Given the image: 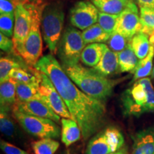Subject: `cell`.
Returning <instances> with one entry per match:
<instances>
[{
  "mask_svg": "<svg viewBox=\"0 0 154 154\" xmlns=\"http://www.w3.org/2000/svg\"><path fill=\"white\" fill-rule=\"evenodd\" d=\"M34 68L44 73L52 82L72 119L79 126L84 139L99 131L106 121L104 102L88 96L76 86L52 54L40 58Z\"/></svg>",
  "mask_w": 154,
  "mask_h": 154,
  "instance_id": "cell-1",
  "label": "cell"
},
{
  "mask_svg": "<svg viewBox=\"0 0 154 154\" xmlns=\"http://www.w3.org/2000/svg\"><path fill=\"white\" fill-rule=\"evenodd\" d=\"M73 82L88 96L104 102L113 93V88L124 79L113 80L96 74L79 63L73 66H62Z\"/></svg>",
  "mask_w": 154,
  "mask_h": 154,
  "instance_id": "cell-2",
  "label": "cell"
},
{
  "mask_svg": "<svg viewBox=\"0 0 154 154\" xmlns=\"http://www.w3.org/2000/svg\"><path fill=\"white\" fill-rule=\"evenodd\" d=\"M123 113L127 116L139 117L154 112V87L149 78L134 82L121 96Z\"/></svg>",
  "mask_w": 154,
  "mask_h": 154,
  "instance_id": "cell-3",
  "label": "cell"
},
{
  "mask_svg": "<svg viewBox=\"0 0 154 154\" xmlns=\"http://www.w3.org/2000/svg\"><path fill=\"white\" fill-rule=\"evenodd\" d=\"M30 11L32 16V26L29 33L25 40L24 47L19 56L29 66L36 65L42 54V38L40 31L42 11L45 7H40L33 4L24 5Z\"/></svg>",
  "mask_w": 154,
  "mask_h": 154,
  "instance_id": "cell-4",
  "label": "cell"
},
{
  "mask_svg": "<svg viewBox=\"0 0 154 154\" xmlns=\"http://www.w3.org/2000/svg\"><path fill=\"white\" fill-rule=\"evenodd\" d=\"M41 23L44 42L51 53L55 54L57 53L64 23V12L61 6L54 3L45 6L42 11Z\"/></svg>",
  "mask_w": 154,
  "mask_h": 154,
  "instance_id": "cell-5",
  "label": "cell"
},
{
  "mask_svg": "<svg viewBox=\"0 0 154 154\" xmlns=\"http://www.w3.org/2000/svg\"><path fill=\"white\" fill-rule=\"evenodd\" d=\"M12 116L29 134L38 138H60L61 128L55 121L23 113L13 108Z\"/></svg>",
  "mask_w": 154,
  "mask_h": 154,
  "instance_id": "cell-6",
  "label": "cell"
},
{
  "mask_svg": "<svg viewBox=\"0 0 154 154\" xmlns=\"http://www.w3.org/2000/svg\"><path fill=\"white\" fill-rule=\"evenodd\" d=\"M84 48L82 32L76 28L68 26L61 34L58 44L57 54L61 66H73L79 63Z\"/></svg>",
  "mask_w": 154,
  "mask_h": 154,
  "instance_id": "cell-7",
  "label": "cell"
},
{
  "mask_svg": "<svg viewBox=\"0 0 154 154\" xmlns=\"http://www.w3.org/2000/svg\"><path fill=\"white\" fill-rule=\"evenodd\" d=\"M124 135L114 126H109L96 134L88 141L85 154H108L124 146Z\"/></svg>",
  "mask_w": 154,
  "mask_h": 154,
  "instance_id": "cell-8",
  "label": "cell"
},
{
  "mask_svg": "<svg viewBox=\"0 0 154 154\" xmlns=\"http://www.w3.org/2000/svg\"><path fill=\"white\" fill-rule=\"evenodd\" d=\"M38 72L39 84L38 88V99L42 100L61 118L72 119L66 105L49 77L44 73L40 71Z\"/></svg>",
  "mask_w": 154,
  "mask_h": 154,
  "instance_id": "cell-9",
  "label": "cell"
},
{
  "mask_svg": "<svg viewBox=\"0 0 154 154\" xmlns=\"http://www.w3.org/2000/svg\"><path fill=\"white\" fill-rule=\"evenodd\" d=\"M141 31V23L138 9L133 0H130L126 9L119 14L114 32H118L125 37L131 39Z\"/></svg>",
  "mask_w": 154,
  "mask_h": 154,
  "instance_id": "cell-10",
  "label": "cell"
},
{
  "mask_svg": "<svg viewBox=\"0 0 154 154\" xmlns=\"http://www.w3.org/2000/svg\"><path fill=\"white\" fill-rule=\"evenodd\" d=\"M99 11L88 0L80 1L71 9L69 20L74 27L85 30L98 22Z\"/></svg>",
  "mask_w": 154,
  "mask_h": 154,
  "instance_id": "cell-11",
  "label": "cell"
},
{
  "mask_svg": "<svg viewBox=\"0 0 154 154\" xmlns=\"http://www.w3.org/2000/svg\"><path fill=\"white\" fill-rule=\"evenodd\" d=\"M14 16L15 23L12 40L14 45V51L19 55L29 33L32 26V16L30 11L22 4H17Z\"/></svg>",
  "mask_w": 154,
  "mask_h": 154,
  "instance_id": "cell-12",
  "label": "cell"
},
{
  "mask_svg": "<svg viewBox=\"0 0 154 154\" xmlns=\"http://www.w3.org/2000/svg\"><path fill=\"white\" fill-rule=\"evenodd\" d=\"M13 108L27 114L51 119L58 124L61 123V119L60 116L51 110L42 100L38 99H33L23 102L17 101Z\"/></svg>",
  "mask_w": 154,
  "mask_h": 154,
  "instance_id": "cell-13",
  "label": "cell"
},
{
  "mask_svg": "<svg viewBox=\"0 0 154 154\" xmlns=\"http://www.w3.org/2000/svg\"><path fill=\"white\" fill-rule=\"evenodd\" d=\"M132 139L131 154H154V126L137 132Z\"/></svg>",
  "mask_w": 154,
  "mask_h": 154,
  "instance_id": "cell-14",
  "label": "cell"
},
{
  "mask_svg": "<svg viewBox=\"0 0 154 154\" xmlns=\"http://www.w3.org/2000/svg\"><path fill=\"white\" fill-rule=\"evenodd\" d=\"M91 69L96 74L104 77L112 76L121 72L118 54L111 50L107 46L99 63Z\"/></svg>",
  "mask_w": 154,
  "mask_h": 154,
  "instance_id": "cell-15",
  "label": "cell"
},
{
  "mask_svg": "<svg viewBox=\"0 0 154 154\" xmlns=\"http://www.w3.org/2000/svg\"><path fill=\"white\" fill-rule=\"evenodd\" d=\"M61 139L66 147L80 139L82 131L76 121L72 119L62 118L61 120Z\"/></svg>",
  "mask_w": 154,
  "mask_h": 154,
  "instance_id": "cell-16",
  "label": "cell"
},
{
  "mask_svg": "<svg viewBox=\"0 0 154 154\" xmlns=\"http://www.w3.org/2000/svg\"><path fill=\"white\" fill-rule=\"evenodd\" d=\"M107 45L103 43H94L86 46L81 56V61L86 66H96L101 60Z\"/></svg>",
  "mask_w": 154,
  "mask_h": 154,
  "instance_id": "cell-17",
  "label": "cell"
},
{
  "mask_svg": "<svg viewBox=\"0 0 154 154\" xmlns=\"http://www.w3.org/2000/svg\"><path fill=\"white\" fill-rule=\"evenodd\" d=\"M17 82L10 78L9 80L1 83L0 85V103L1 108L10 110L13 109L17 102Z\"/></svg>",
  "mask_w": 154,
  "mask_h": 154,
  "instance_id": "cell-18",
  "label": "cell"
},
{
  "mask_svg": "<svg viewBox=\"0 0 154 154\" xmlns=\"http://www.w3.org/2000/svg\"><path fill=\"white\" fill-rule=\"evenodd\" d=\"M117 54H118L120 72L122 73H132L134 72L140 59L133 50L131 43L128 44L126 49Z\"/></svg>",
  "mask_w": 154,
  "mask_h": 154,
  "instance_id": "cell-19",
  "label": "cell"
},
{
  "mask_svg": "<svg viewBox=\"0 0 154 154\" xmlns=\"http://www.w3.org/2000/svg\"><path fill=\"white\" fill-rule=\"evenodd\" d=\"M101 12L119 15L126 8L130 0H91Z\"/></svg>",
  "mask_w": 154,
  "mask_h": 154,
  "instance_id": "cell-20",
  "label": "cell"
},
{
  "mask_svg": "<svg viewBox=\"0 0 154 154\" xmlns=\"http://www.w3.org/2000/svg\"><path fill=\"white\" fill-rule=\"evenodd\" d=\"M83 39L85 45L94 43H103L108 42L111 34L103 29L98 23L92 25L82 32Z\"/></svg>",
  "mask_w": 154,
  "mask_h": 154,
  "instance_id": "cell-21",
  "label": "cell"
},
{
  "mask_svg": "<svg viewBox=\"0 0 154 154\" xmlns=\"http://www.w3.org/2000/svg\"><path fill=\"white\" fill-rule=\"evenodd\" d=\"M154 58V46L151 45L149 54L143 59H140L137 66L132 73L134 74V78L132 82L146 78L151 74L153 70V60Z\"/></svg>",
  "mask_w": 154,
  "mask_h": 154,
  "instance_id": "cell-22",
  "label": "cell"
},
{
  "mask_svg": "<svg viewBox=\"0 0 154 154\" xmlns=\"http://www.w3.org/2000/svg\"><path fill=\"white\" fill-rule=\"evenodd\" d=\"M38 84L39 82L27 84L17 82V101L23 102L33 99H38Z\"/></svg>",
  "mask_w": 154,
  "mask_h": 154,
  "instance_id": "cell-23",
  "label": "cell"
},
{
  "mask_svg": "<svg viewBox=\"0 0 154 154\" xmlns=\"http://www.w3.org/2000/svg\"><path fill=\"white\" fill-rule=\"evenodd\" d=\"M130 43L133 50L139 59H143L149 54L151 44L147 34L142 32L136 34L131 39Z\"/></svg>",
  "mask_w": 154,
  "mask_h": 154,
  "instance_id": "cell-24",
  "label": "cell"
},
{
  "mask_svg": "<svg viewBox=\"0 0 154 154\" xmlns=\"http://www.w3.org/2000/svg\"><path fill=\"white\" fill-rule=\"evenodd\" d=\"M10 78L14 79L16 82L19 83H35L39 82V72L34 68L32 72H29L26 69L14 68L11 71L9 74Z\"/></svg>",
  "mask_w": 154,
  "mask_h": 154,
  "instance_id": "cell-25",
  "label": "cell"
},
{
  "mask_svg": "<svg viewBox=\"0 0 154 154\" xmlns=\"http://www.w3.org/2000/svg\"><path fill=\"white\" fill-rule=\"evenodd\" d=\"M34 154H54L59 147V143L54 138H40L32 144Z\"/></svg>",
  "mask_w": 154,
  "mask_h": 154,
  "instance_id": "cell-26",
  "label": "cell"
},
{
  "mask_svg": "<svg viewBox=\"0 0 154 154\" xmlns=\"http://www.w3.org/2000/svg\"><path fill=\"white\" fill-rule=\"evenodd\" d=\"M7 109L1 108L0 111V130L2 134L6 137L13 138L15 137L17 133V128L14 121L9 115Z\"/></svg>",
  "mask_w": 154,
  "mask_h": 154,
  "instance_id": "cell-27",
  "label": "cell"
},
{
  "mask_svg": "<svg viewBox=\"0 0 154 154\" xmlns=\"http://www.w3.org/2000/svg\"><path fill=\"white\" fill-rule=\"evenodd\" d=\"M140 21L141 23L140 32L148 36L154 32V8L140 7Z\"/></svg>",
  "mask_w": 154,
  "mask_h": 154,
  "instance_id": "cell-28",
  "label": "cell"
},
{
  "mask_svg": "<svg viewBox=\"0 0 154 154\" xmlns=\"http://www.w3.org/2000/svg\"><path fill=\"white\" fill-rule=\"evenodd\" d=\"M23 67L20 63L14 59L7 57H1L0 59V82L3 83L10 79L9 74L14 68Z\"/></svg>",
  "mask_w": 154,
  "mask_h": 154,
  "instance_id": "cell-29",
  "label": "cell"
},
{
  "mask_svg": "<svg viewBox=\"0 0 154 154\" xmlns=\"http://www.w3.org/2000/svg\"><path fill=\"white\" fill-rule=\"evenodd\" d=\"M130 39L121 35L116 32H113L108 40V47L114 52L119 53L126 48L130 43Z\"/></svg>",
  "mask_w": 154,
  "mask_h": 154,
  "instance_id": "cell-30",
  "label": "cell"
},
{
  "mask_svg": "<svg viewBox=\"0 0 154 154\" xmlns=\"http://www.w3.org/2000/svg\"><path fill=\"white\" fill-rule=\"evenodd\" d=\"M14 23V14H2L0 15V32H1V33L9 38L13 37Z\"/></svg>",
  "mask_w": 154,
  "mask_h": 154,
  "instance_id": "cell-31",
  "label": "cell"
},
{
  "mask_svg": "<svg viewBox=\"0 0 154 154\" xmlns=\"http://www.w3.org/2000/svg\"><path fill=\"white\" fill-rule=\"evenodd\" d=\"M119 15L106 14L99 11V18H98V24L103 28V29L111 34L114 32L116 24L118 19Z\"/></svg>",
  "mask_w": 154,
  "mask_h": 154,
  "instance_id": "cell-32",
  "label": "cell"
},
{
  "mask_svg": "<svg viewBox=\"0 0 154 154\" xmlns=\"http://www.w3.org/2000/svg\"><path fill=\"white\" fill-rule=\"evenodd\" d=\"M0 148L5 154H29L20 148L4 140H0Z\"/></svg>",
  "mask_w": 154,
  "mask_h": 154,
  "instance_id": "cell-33",
  "label": "cell"
},
{
  "mask_svg": "<svg viewBox=\"0 0 154 154\" xmlns=\"http://www.w3.org/2000/svg\"><path fill=\"white\" fill-rule=\"evenodd\" d=\"M16 5L14 0H0V14H14Z\"/></svg>",
  "mask_w": 154,
  "mask_h": 154,
  "instance_id": "cell-34",
  "label": "cell"
},
{
  "mask_svg": "<svg viewBox=\"0 0 154 154\" xmlns=\"http://www.w3.org/2000/svg\"><path fill=\"white\" fill-rule=\"evenodd\" d=\"M0 48L5 52L10 53L13 51H14V45L13 40L1 33L0 34Z\"/></svg>",
  "mask_w": 154,
  "mask_h": 154,
  "instance_id": "cell-35",
  "label": "cell"
},
{
  "mask_svg": "<svg viewBox=\"0 0 154 154\" xmlns=\"http://www.w3.org/2000/svg\"><path fill=\"white\" fill-rule=\"evenodd\" d=\"M140 7H150L154 8V0H135Z\"/></svg>",
  "mask_w": 154,
  "mask_h": 154,
  "instance_id": "cell-36",
  "label": "cell"
},
{
  "mask_svg": "<svg viewBox=\"0 0 154 154\" xmlns=\"http://www.w3.org/2000/svg\"><path fill=\"white\" fill-rule=\"evenodd\" d=\"M108 154H129V153H128V149H127V147L124 146V147L121 148V149H119V151L112 152V153H108Z\"/></svg>",
  "mask_w": 154,
  "mask_h": 154,
  "instance_id": "cell-37",
  "label": "cell"
},
{
  "mask_svg": "<svg viewBox=\"0 0 154 154\" xmlns=\"http://www.w3.org/2000/svg\"><path fill=\"white\" fill-rule=\"evenodd\" d=\"M17 4H22V5H26L28 4H30L29 0H14Z\"/></svg>",
  "mask_w": 154,
  "mask_h": 154,
  "instance_id": "cell-38",
  "label": "cell"
},
{
  "mask_svg": "<svg viewBox=\"0 0 154 154\" xmlns=\"http://www.w3.org/2000/svg\"><path fill=\"white\" fill-rule=\"evenodd\" d=\"M149 42H150V44L152 46H154V32L153 33H151L150 35L149 36Z\"/></svg>",
  "mask_w": 154,
  "mask_h": 154,
  "instance_id": "cell-39",
  "label": "cell"
},
{
  "mask_svg": "<svg viewBox=\"0 0 154 154\" xmlns=\"http://www.w3.org/2000/svg\"><path fill=\"white\" fill-rule=\"evenodd\" d=\"M30 4L36 5H40L42 3V0H29Z\"/></svg>",
  "mask_w": 154,
  "mask_h": 154,
  "instance_id": "cell-40",
  "label": "cell"
},
{
  "mask_svg": "<svg viewBox=\"0 0 154 154\" xmlns=\"http://www.w3.org/2000/svg\"><path fill=\"white\" fill-rule=\"evenodd\" d=\"M151 78H152V79L154 80V65H153V70H152V73H151Z\"/></svg>",
  "mask_w": 154,
  "mask_h": 154,
  "instance_id": "cell-41",
  "label": "cell"
},
{
  "mask_svg": "<svg viewBox=\"0 0 154 154\" xmlns=\"http://www.w3.org/2000/svg\"><path fill=\"white\" fill-rule=\"evenodd\" d=\"M66 154H71V153H70V152H69V151H67V152H66Z\"/></svg>",
  "mask_w": 154,
  "mask_h": 154,
  "instance_id": "cell-42",
  "label": "cell"
},
{
  "mask_svg": "<svg viewBox=\"0 0 154 154\" xmlns=\"http://www.w3.org/2000/svg\"><path fill=\"white\" fill-rule=\"evenodd\" d=\"M125 1H128V0H125Z\"/></svg>",
  "mask_w": 154,
  "mask_h": 154,
  "instance_id": "cell-43",
  "label": "cell"
}]
</instances>
